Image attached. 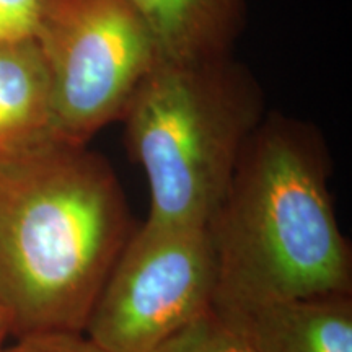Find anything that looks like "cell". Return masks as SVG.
Listing matches in <instances>:
<instances>
[{
	"label": "cell",
	"instance_id": "obj_6",
	"mask_svg": "<svg viewBox=\"0 0 352 352\" xmlns=\"http://www.w3.org/2000/svg\"><path fill=\"white\" fill-rule=\"evenodd\" d=\"M252 352H352V296L214 303Z\"/></svg>",
	"mask_w": 352,
	"mask_h": 352
},
{
	"label": "cell",
	"instance_id": "obj_10",
	"mask_svg": "<svg viewBox=\"0 0 352 352\" xmlns=\"http://www.w3.org/2000/svg\"><path fill=\"white\" fill-rule=\"evenodd\" d=\"M0 352H101L83 333H43L16 338Z\"/></svg>",
	"mask_w": 352,
	"mask_h": 352
},
{
	"label": "cell",
	"instance_id": "obj_7",
	"mask_svg": "<svg viewBox=\"0 0 352 352\" xmlns=\"http://www.w3.org/2000/svg\"><path fill=\"white\" fill-rule=\"evenodd\" d=\"M59 142L50 77L33 36L0 41V162Z\"/></svg>",
	"mask_w": 352,
	"mask_h": 352
},
{
	"label": "cell",
	"instance_id": "obj_8",
	"mask_svg": "<svg viewBox=\"0 0 352 352\" xmlns=\"http://www.w3.org/2000/svg\"><path fill=\"white\" fill-rule=\"evenodd\" d=\"M165 60L232 54L245 26L246 0H126Z\"/></svg>",
	"mask_w": 352,
	"mask_h": 352
},
{
	"label": "cell",
	"instance_id": "obj_9",
	"mask_svg": "<svg viewBox=\"0 0 352 352\" xmlns=\"http://www.w3.org/2000/svg\"><path fill=\"white\" fill-rule=\"evenodd\" d=\"M160 352H252V349L212 307Z\"/></svg>",
	"mask_w": 352,
	"mask_h": 352
},
{
	"label": "cell",
	"instance_id": "obj_2",
	"mask_svg": "<svg viewBox=\"0 0 352 352\" xmlns=\"http://www.w3.org/2000/svg\"><path fill=\"white\" fill-rule=\"evenodd\" d=\"M331 170L314 122L266 113L208 223L217 264L214 303L352 292L351 243L334 208Z\"/></svg>",
	"mask_w": 352,
	"mask_h": 352
},
{
	"label": "cell",
	"instance_id": "obj_11",
	"mask_svg": "<svg viewBox=\"0 0 352 352\" xmlns=\"http://www.w3.org/2000/svg\"><path fill=\"white\" fill-rule=\"evenodd\" d=\"M43 0H0V41L33 36Z\"/></svg>",
	"mask_w": 352,
	"mask_h": 352
},
{
	"label": "cell",
	"instance_id": "obj_3",
	"mask_svg": "<svg viewBox=\"0 0 352 352\" xmlns=\"http://www.w3.org/2000/svg\"><path fill=\"white\" fill-rule=\"evenodd\" d=\"M266 113L258 78L233 54L158 60L120 120L127 153L147 178L145 222L208 227Z\"/></svg>",
	"mask_w": 352,
	"mask_h": 352
},
{
	"label": "cell",
	"instance_id": "obj_12",
	"mask_svg": "<svg viewBox=\"0 0 352 352\" xmlns=\"http://www.w3.org/2000/svg\"><path fill=\"white\" fill-rule=\"evenodd\" d=\"M12 331H10V324H8V320L7 316L3 315V311L0 310V349H2V344L3 341H6L7 336H10Z\"/></svg>",
	"mask_w": 352,
	"mask_h": 352
},
{
	"label": "cell",
	"instance_id": "obj_1",
	"mask_svg": "<svg viewBox=\"0 0 352 352\" xmlns=\"http://www.w3.org/2000/svg\"><path fill=\"white\" fill-rule=\"evenodd\" d=\"M134 228L113 166L87 145L0 162V310L13 336L85 331Z\"/></svg>",
	"mask_w": 352,
	"mask_h": 352
},
{
	"label": "cell",
	"instance_id": "obj_5",
	"mask_svg": "<svg viewBox=\"0 0 352 352\" xmlns=\"http://www.w3.org/2000/svg\"><path fill=\"white\" fill-rule=\"evenodd\" d=\"M217 264L208 227H135L83 334L101 352H160L214 307Z\"/></svg>",
	"mask_w": 352,
	"mask_h": 352
},
{
	"label": "cell",
	"instance_id": "obj_4",
	"mask_svg": "<svg viewBox=\"0 0 352 352\" xmlns=\"http://www.w3.org/2000/svg\"><path fill=\"white\" fill-rule=\"evenodd\" d=\"M51 87L59 142L87 145L120 122L160 57L126 0H43L33 33Z\"/></svg>",
	"mask_w": 352,
	"mask_h": 352
}]
</instances>
